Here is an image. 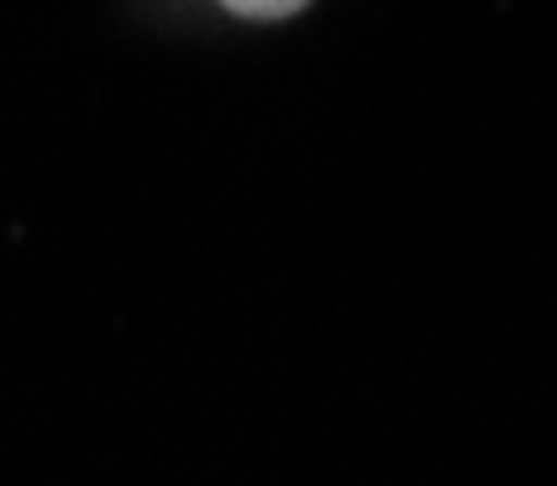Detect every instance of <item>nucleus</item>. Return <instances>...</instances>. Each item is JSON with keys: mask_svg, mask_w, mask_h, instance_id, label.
Instances as JSON below:
<instances>
[{"mask_svg": "<svg viewBox=\"0 0 557 486\" xmlns=\"http://www.w3.org/2000/svg\"><path fill=\"white\" fill-rule=\"evenodd\" d=\"M223 12H235V18H247V24H282V18H294V12H306L311 0H218Z\"/></svg>", "mask_w": 557, "mask_h": 486, "instance_id": "f257e3e1", "label": "nucleus"}]
</instances>
